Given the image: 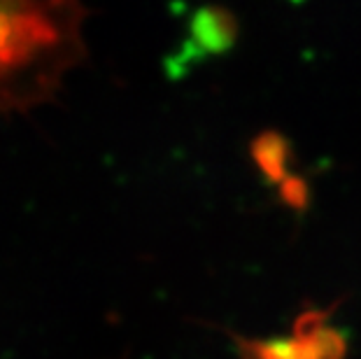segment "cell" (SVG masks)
Returning a JSON list of instances; mask_svg holds the SVG:
<instances>
[{
	"label": "cell",
	"instance_id": "cell-1",
	"mask_svg": "<svg viewBox=\"0 0 361 359\" xmlns=\"http://www.w3.org/2000/svg\"><path fill=\"white\" fill-rule=\"evenodd\" d=\"M78 19L68 5L0 3V112L49 94L71 63Z\"/></svg>",
	"mask_w": 361,
	"mask_h": 359
}]
</instances>
